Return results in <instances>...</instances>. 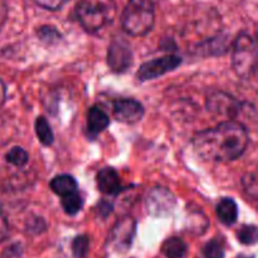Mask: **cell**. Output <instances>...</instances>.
<instances>
[{
	"label": "cell",
	"instance_id": "30bf717a",
	"mask_svg": "<svg viewBox=\"0 0 258 258\" xmlns=\"http://www.w3.org/2000/svg\"><path fill=\"white\" fill-rule=\"evenodd\" d=\"M110 125L108 116L105 111L98 106H92L87 112V123H86V135L90 140L98 138L100 134L107 128Z\"/></svg>",
	"mask_w": 258,
	"mask_h": 258
},
{
	"label": "cell",
	"instance_id": "8fae6325",
	"mask_svg": "<svg viewBox=\"0 0 258 258\" xmlns=\"http://www.w3.org/2000/svg\"><path fill=\"white\" fill-rule=\"evenodd\" d=\"M97 186L103 194L107 196H117L122 191L120 176L113 168H103L96 175Z\"/></svg>",
	"mask_w": 258,
	"mask_h": 258
},
{
	"label": "cell",
	"instance_id": "ba28073f",
	"mask_svg": "<svg viewBox=\"0 0 258 258\" xmlns=\"http://www.w3.org/2000/svg\"><path fill=\"white\" fill-rule=\"evenodd\" d=\"M134 55L130 44L122 38H115L107 52V64L113 72L123 73L133 66Z\"/></svg>",
	"mask_w": 258,
	"mask_h": 258
},
{
	"label": "cell",
	"instance_id": "4316f807",
	"mask_svg": "<svg viewBox=\"0 0 258 258\" xmlns=\"http://www.w3.org/2000/svg\"><path fill=\"white\" fill-rule=\"evenodd\" d=\"M5 98H7V90H5V85L3 83V81L0 80V107L4 105Z\"/></svg>",
	"mask_w": 258,
	"mask_h": 258
},
{
	"label": "cell",
	"instance_id": "8992f818",
	"mask_svg": "<svg viewBox=\"0 0 258 258\" xmlns=\"http://www.w3.org/2000/svg\"><path fill=\"white\" fill-rule=\"evenodd\" d=\"M136 233V222L131 217H123L113 226L108 237V246L116 252H126L133 244Z\"/></svg>",
	"mask_w": 258,
	"mask_h": 258
},
{
	"label": "cell",
	"instance_id": "52a82bcc",
	"mask_svg": "<svg viewBox=\"0 0 258 258\" xmlns=\"http://www.w3.org/2000/svg\"><path fill=\"white\" fill-rule=\"evenodd\" d=\"M146 209L154 217H166L174 211L176 199L169 189L156 186L146 196Z\"/></svg>",
	"mask_w": 258,
	"mask_h": 258
},
{
	"label": "cell",
	"instance_id": "484cf974",
	"mask_svg": "<svg viewBox=\"0 0 258 258\" xmlns=\"http://www.w3.org/2000/svg\"><path fill=\"white\" fill-rule=\"evenodd\" d=\"M98 214H102L103 217H107L108 214L112 212V204H110L108 202H101L97 206Z\"/></svg>",
	"mask_w": 258,
	"mask_h": 258
},
{
	"label": "cell",
	"instance_id": "4fadbf2b",
	"mask_svg": "<svg viewBox=\"0 0 258 258\" xmlns=\"http://www.w3.org/2000/svg\"><path fill=\"white\" fill-rule=\"evenodd\" d=\"M50 189L53 193L59 196L60 198L71 196L78 191V184L76 179L70 174H60V175L54 176L50 181Z\"/></svg>",
	"mask_w": 258,
	"mask_h": 258
},
{
	"label": "cell",
	"instance_id": "d4e9b609",
	"mask_svg": "<svg viewBox=\"0 0 258 258\" xmlns=\"http://www.w3.org/2000/svg\"><path fill=\"white\" fill-rule=\"evenodd\" d=\"M9 236V224L4 214L0 212V243L8 238Z\"/></svg>",
	"mask_w": 258,
	"mask_h": 258
},
{
	"label": "cell",
	"instance_id": "d6986e66",
	"mask_svg": "<svg viewBox=\"0 0 258 258\" xmlns=\"http://www.w3.org/2000/svg\"><path fill=\"white\" fill-rule=\"evenodd\" d=\"M204 258H224V244L221 239L213 238L204 246Z\"/></svg>",
	"mask_w": 258,
	"mask_h": 258
},
{
	"label": "cell",
	"instance_id": "2e32d148",
	"mask_svg": "<svg viewBox=\"0 0 258 258\" xmlns=\"http://www.w3.org/2000/svg\"><path fill=\"white\" fill-rule=\"evenodd\" d=\"M35 134H37L38 139H39L40 143L44 146H50L54 141V135H53L52 127H50L49 122L45 120L43 116H39V117L35 120Z\"/></svg>",
	"mask_w": 258,
	"mask_h": 258
},
{
	"label": "cell",
	"instance_id": "277c9868",
	"mask_svg": "<svg viewBox=\"0 0 258 258\" xmlns=\"http://www.w3.org/2000/svg\"><path fill=\"white\" fill-rule=\"evenodd\" d=\"M232 67L238 77L251 78L257 68L256 40L247 33H241L237 37L232 53Z\"/></svg>",
	"mask_w": 258,
	"mask_h": 258
},
{
	"label": "cell",
	"instance_id": "ac0fdd59",
	"mask_svg": "<svg viewBox=\"0 0 258 258\" xmlns=\"http://www.w3.org/2000/svg\"><path fill=\"white\" fill-rule=\"evenodd\" d=\"M5 159L12 165L17 166V168H22V166H24L28 163L29 155H28L27 150H24L20 146H15V148L10 149L8 151L7 155H5Z\"/></svg>",
	"mask_w": 258,
	"mask_h": 258
},
{
	"label": "cell",
	"instance_id": "44dd1931",
	"mask_svg": "<svg viewBox=\"0 0 258 258\" xmlns=\"http://www.w3.org/2000/svg\"><path fill=\"white\" fill-rule=\"evenodd\" d=\"M90 248V239L86 234L77 236L72 242V253L75 258H85Z\"/></svg>",
	"mask_w": 258,
	"mask_h": 258
},
{
	"label": "cell",
	"instance_id": "7a4b0ae2",
	"mask_svg": "<svg viewBox=\"0 0 258 258\" xmlns=\"http://www.w3.org/2000/svg\"><path fill=\"white\" fill-rule=\"evenodd\" d=\"M117 7L115 0H81L76 7V17L86 32H101L115 20Z\"/></svg>",
	"mask_w": 258,
	"mask_h": 258
},
{
	"label": "cell",
	"instance_id": "3957f363",
	"mask_svg": "<svg viewBox=\"0 0 258 258\" xmlns=\"http://www.w3.org/2000/svg\"><path fill=\"white\" fill-rule=\"evenodd\" d=\"M122 28L133 37L146 35L155 23L154 0H128L121 18Z\"/></svg>",
	"mask_w": 258,
	"mask_h": 258
},
{
	"label": "cell",
	"instance_id": "5bb4252c",
	"mask_svg": "<svg viewBox=\"0 0 258 258\" xmlns=\"http://www.w3.org/2000/svg\"><path fill=\"white\" fill-rule=\"evenodd\" d=\"M217 217L224 226H232L238 218V207L232 198L221 199L217 204Z\"/></svg>",
	"mask_w": 258,
	"mask_h": 258
},
{
	"label": "cell",
	"instance_id": "7c38bea8",
	"mask_svg": "<svg viewBox=\"0 0 258 258\" xmlns=\"http://www.w3.org/2000/svg\"><path fill=\"white\" fill-rule=\"evenodd\" d=\"M208 105L209 110L213 112L219 113V115H226V116H234L238 113L239 105L234 98L229 97L228 95L222 92H216L208 98Z\"/></svg>",
	"mask_w": 258,
	"mask_h": 258
},
{
	"label": "cell",
	"instance_id": "e0dca14e",
	"mask_svg": "<svg viewBox=\"0 0 258 258\" xmlns=\"http://www.w3.org/2000/svg\"><path fill=\"white\" fill-rule=\"evenodd\" d=\"M60 204H62V208L68 216H76L78 212L82 209L83 207V199L82 197L80 196V193H73L71 196L64 197L60 201Z\"/></svg>",
	"mask_w": 258,
	"mask_h": 258
},
{
	"label": "cell",
	"instance_id": "6da1fadb",
	"mask_svg": "<svg viewBox=\"0 0 258 258\" xmlns=\"http://www.w3.org/2000/svg\"><path fill=\"white\" fill-rule=\"evenodd\" d=\"M248 141L247 128L239 121L229 120L197 134L193 146L204 160L228 163L243 155Z\"/></svg>",
	"mask_w": 258,
	"mask_h": 258
},
{
	"label": "cell",
	"instance_id": "cb8c5ba5",
	"mask_svg": "<svg viewBox=\"0 0 258 258\" xmlns=\"http://www.w3.org/2000/svg\"><path fill=\"white\" fill-rule=\"evenodd\" d=\"M28 232L30 233H40V232H44L45 229V222L42 218H34L33 221L28 222L27 226Z\"/></svg>",
	"mask_w": 258,
	"mask_h": 258
},
{
	"label": "cell",
	"instance_id": "603a6c76",
	"mask_svg": "<svg viewBox=\"0 0 258 258\" xmlns=\"http://www.w3.org/2000/svg\"><path fill=\"white\" fill-rule=\"evenodd\" d=\"M37 5L48 10H58L68 2V0H33Z\"/></svg>",
	"mask_w": 258,
	"mask_h": 258
},
{
	"label": "cell",
	"instance_id": "9c48e42d",
	"mask_svg": "<svg viewBox=\"0 0 258 258\" xmlns=\"http://www.w3.org/2000/svg\"><path fill=\"white\" fill-rule=\"evenodd\" d=\"M113 116L123 123H136L144 117L145 108L139 101L133 98H122L113 102Z\"/></svg>",
	"mask_w": 258,
	"mask_h": 258
},
{
	"label": "cell",
	"instance_id": "5b68a950",
	"mask_svg": "<svg viewBox=\"0 0 258 258\" xmlns=\"http://www.w3.org/2000/svg\"><path fill=\"white\" fill-rule=\"evenodd\" d=\"M181 64V58L178 55L168 54L165 57L158 58V59L149 60V62L143 63L136 73V78L140 82L145 81H151L154 78H158L164 76L165 73L171 72L176 70Z\"/></svg>",
	"mask_w": 258,
	"mask_h": 258
},
{
	"label": "cell",
	"instance_id": "83f0119b",
	"mask_svg": "<svg viewBox=\"0 0 258 258\" xmlns=\"http://www.w3.org/2000/svg\"><path fill=\"white\" fill-rule=\"evenodd\" d=\"M4 18H5V8L3 5V3L0 2V27H2L3 22H4Z\"/></svg>",
	"mask_w": 258,
	"mask_h": 258
},
{
	"label": "cell",
	"instance_id": "7402d4cb",
	"mask_svg": "<svg viewBox=\"0 0 258 258\" xmlns=\"http://www.w3.org/2000/svg\"><path fill=\"white\" fill-rule=\"evenodd\" d=\"M243 185H244V189L248 191L249 196H251L253 199H256V197H257V178H256V174H254V173L247 174V175L243 178Z\"/></svg>",
	"mask_w": 258,
	"mask_h": 258
},
{
	"label": "cell",
	"instance_id": "ffe728a7",
	"mask_svg": "<svg viewBox=\"0 0 258 258\" xmlns=\"http://www.w3.org/2000/svg\"><path fill=\"white\" fill-rule=\"evenodd\" d=\"M237 238L243 244H254L257 242V227L253 224L242 226L237 232Z\"/></svg>",
	"mask_w": 258,
	"mask_h": 258
},
{
	"label": "cell",
	"instance_id": "9a60e30c",
	"mask_svg": "<svg viewBox=\"0 0 258 258\" xmlns=\"http://www.w3.org/2000/svg\"><path fill=\"white\" fill-rule=\"evenodd\" d=\"M161 252L166 258H184L186 254V244L178 237H170L163 243Z\"/></svg>",
	"mask_w": 258,
	"mask_h": 258
}]
</instances>
